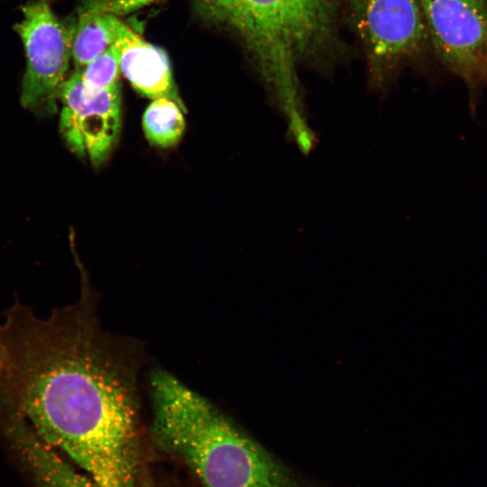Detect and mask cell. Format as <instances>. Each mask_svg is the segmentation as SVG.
<instances>
[{
    "instance_id": "obj_1",
    "label": "cell",
    "mask_w": 487,
    "mask_h": 487,
    "mask_svg": "<svg viewBox=\"0 0 487 487\" xmlns=\"http://www.w3.org/2000/svg\"><path fill=\"white\" fill-rule=\"evenodd\" d=\"M135 363L80 299L41 318L20 302L0 321V405L87 471L96 487H136Z\"/></svg>"
},
{
    "instance_id": "obj_2",
    "label": "cell",
    "mask_w": 487,
    "mask_h": 487,
    "mask_svg": "<svg viewBox=\"0 0 487 487\" xmlns=\"http://www.w3.org/2000/svg\"><path fill=\"white\" fill-rule=\"evenodd\" d=\"M151 391L157 442L203 487H313L169 372H155Z\"/></svg>"
},
{
    "instance_id": "obj_3",
    "label": "cell",
    "mask_w": 487,
    "mask_h": 487,
    "mask_svg": "<svg viewBox=\"0 0 487 487\" xmlns=\"http://www.w3.org/2000/svg\"><path fill=\"white\" fill-rule=\"evenodd\" d=\"M209 20L234 32L281 97L297 91L305 65L326 66L343 53L342 0H198Z\"/></svg>"
},
{
    "instance_id": "obj_4",
    "label": "cell",
    "mask_w": 487,
    "mask_h": 487,
    "mask_svg": "<svg viewBox=\"0 0 487 487\" xmlns=\"http://www.w3.org/2000/svg\"><path fill=\"white\" fill-rule=\"evenodd\" d=\"M371 80L383 85L430 47L420 0H342Z\"/></svg>"
},
{
    "instance_id": "obj_5",
    "label": "cell",
    "mask_w": 487,
    "mask_h": 487,
    "mask_svg": "<svg viewBox=\"0 0 487 487\" xmlns=\"http://www.w3.org/2000/svg\"><path fill=\"white\" fill-rule=\"evenodd\" d=\"M22 14L14 26L26 57L21 103L35 114L52 115L67 79L75 22L60 19L49 0H32L22 7Z\"/></svg>"
},
{
    "instance_id": "obj_6",
    "label": "cell",
    "mask_w": 487,
    "mask_h": 487,
    "mask_svg": "<svg viewBox=\"0 0 487 487\" xmlns=\"http://www.w3.org/2000/svg\"><path fill=\"white\" fill-rule=\"evenodd\" d=\"M430 47L441 63L461 78L475 117L487 87V0H420Z\"/></svg>"
},
{
    "instance_id": "obj_7",
    "label": "cell",
    "mask_w": 487,
    "mask_h": 487,
    "mask_svg": "<svg viewBox=\"0 0 487 487\" xmlns=\"http://www.w3.org/2000/svg\"><path fill=\"white\" fill-rule=\"evenodd\" d=\"M59 100L60 131L67 146L95 167L104 163L121 131L120 83L106 89L96 88L76 69L62 84Z\"/></svg>"
},
{
    "instance_id": "obj_8",
    "label": "cell",
    "mask_w": 487,
    "mask_h": 487,
    "mask_svg": "<svg viewBox=\"0 0 487 487\" xmlns=\"http://www.w3.org/2000/svg\"><path fill=\"white\" fill-rule=\"evenodd\" d=\"M114 43L120 51L121 71L136 91L152 100L166 97L184 106L164 51L143 40L127 24Z\"/></svg>"
},
{
    "instance_id": "obj_9",
    "label": "cell",
    "mask_w": 487,
    "mask_h": 487,
    "mask_svg": "<svg viewBox=\"0 0 487 487\" xmlns=\"http://www.w3.org/2000/svg\"><path fill=\"white\" fill-rule=\"evenodd\" d=\"M120 14L98 0H85L75 22L71 57L76 69H83L111 46L124 28Z\"/></svg>"
},
{
    "instance_id": "obj_10",
    "label": "cell",
    "mask_w": 487,
    "mask_h": 487,
    "mask_svg": "<svg viewBox=\"0 0 487 487\" xmlns=\"http://www.w3.org/2000/svg\"><path fill=\"white\" fill-rule=\"evenodd\" d=\"M5 431L27 456L41 468V480L47 487H96L94 482L80 476L51 452V447L41 439L26 422L14 411L0 407Z\"/></svg>"
},
{
    "instance_id": "obj_11",
    "label": "cell",
    "mask_w": 487,
    "mask_h": 487,
    "mask_svg": "<svg viewBox=\"0 0 487 487\" xmlns=\"http://www.w3.org/2000/svg\"><path fill=\"white\" fill-rule=\"evenodd\" d=\"M184 111V106L171 99L152 100L142 116V128L149 142L161 148L176 145L186 127Z\"/></svg>"
},
{
    "instance_id": "obj_12",
    "label": "cell",
    "mask_w": 487,
    "mask_h": 487,
    "mask_svg": "<svg viewBox=\"0 0 487 487\" xmlns=\"http://www.w3.org/2000/svg\"><path fill=\"white\" fill-rule=\"evenodd\" d=\"M82 79L90 87L101 89L119 84L120 51L113 43L83 69H78Z\"/></svg>"
},
{
    "instance_id": "obj_13",
    "label": "cell",
    "mask_w": 487,
    "mask_h": 487,
    "mask_svg": "<svg viewBox=\"0 0 487 487\" xmlns=\"http://www.w3.org/2000/svg\"><path fill=\"white\" fill-rule=\"evenodd\" d=\"M137 487H151L149 485H146L145 483L137 484Z\"/></svg>"
}]
</instances>
